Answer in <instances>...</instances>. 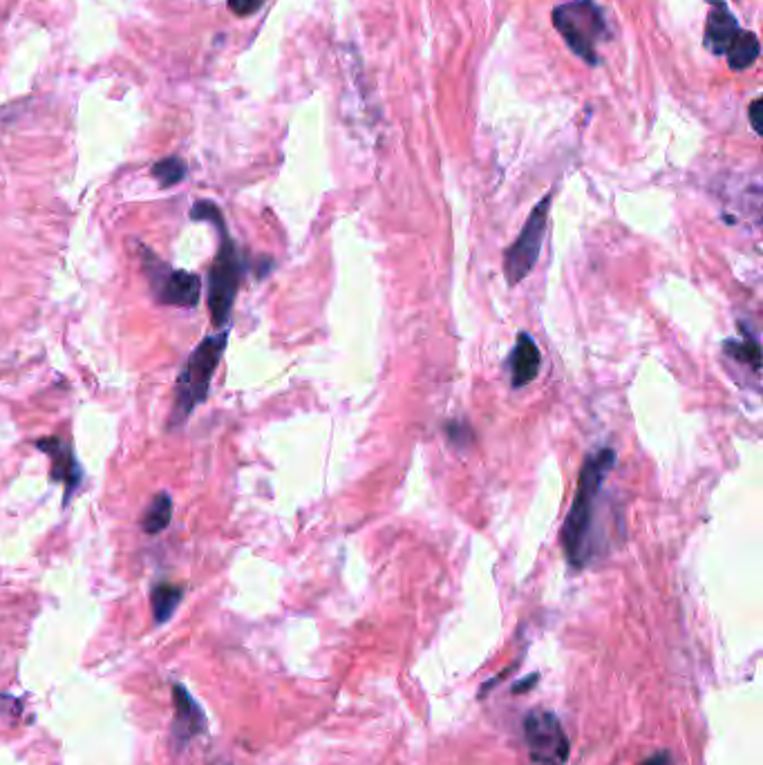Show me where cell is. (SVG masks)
Returning a JSON list of instances; mask_svg holds the SVG:
<instances>
[{"label":"cell","instance_id":"10","mask_svg":"<svg viewBox=\"0 0 763 765\" xmlns=\"http://www.w3.org/2000/svg\"><path fill=\"white\" fill-rule=\"evenodd\" d=\"M508 367H511V385L524 387L538 379L542 367L540 347L529 334L517 336V343L508 356Z\"/></svg>","mask_w":763,"mask_h":765},{"label":"cell","instance_id":"8","mask_svg":"<svg viewBox=\"0 0 763 765\" xmlns=\"http://www.w3.org/2000/svg\"><path fill=\"white\" fill-rule=\"evenodd\" d=\"M144 267L157 300L168 307L195 309L200 305L202 280L200 276L180 269H171L162 260H157L153 253L144 249Z\"/></svg>","mask_w":763,"mask_h":765},{"label":"cell","instance_id":"6","mask_svg":"<svg viewBox=\"0 0 763 765\" xmlns=\"http://www.w3.org/2000/svg\"><path fill=\"white\" fill-rule=\"evenodd\" d=\"M551 193L542 197V202L531 211L524 229L517 235V240L506 249L504 255V276L508 287H517L522 280L531 276L535 264L540 260L546 226H549Z\"/></svg>","mask_w":763,"mask_h":765},{"label":"cell","instance_id":"14","mask_svg":"<svg viewBox=\"0 0 763 765\" xmlns=\"http://www.w3.org/2000/svg\"><path fill=\"white\" fill-rule=\"evenodd\" d=\"M723 352L728 354V356H732L734 361H739L743 365L752 367V370H755V372H759V367H761L759 343L748 332H743L741 340H728V343L723 345Z\"/></svg>","mask_w":763,"mask_h":765},{"label":"cell","instance_id":"11","mask_svg":"<svg viewBox=\"0 0 763 765\" xmlns=\"http://www.w3.org/2000/svg\"><path fill=\"white\" fill-rule=\"evenodd\" d=\"M173 701H175V721H173V734L180 745H186L197 734L204 732L206 721L200 710V705L193 701V696L186 692L182 685H175L173 689Z\"/></svg>","mask_w":763,"mask_h":765},{"label":"cell","instance_id":"16","mask_svg":"<svg viewBox=\"0 0 763 765\" xmlns=\"http://www.w3.org/2000/svg\"><path fill=\"white\" fill-rule=\"evenodd\" d=\"M262 3L265 0H229V7L238 16H251L253 12H258Z\"/></svg>","mask_w":763,"mask_h":765},{"label":"cell","instance_id":"17","mask_svg":"<svg viewBox=\"0 0 763 765\" xmlns=\"http://www.w3.org/2000/svg\"><path fill=\"white\" fill-rule=\"evenodd\" d=\"M23 703L16 701L14 696L0 694V716H21Z\"/></svg>","mask_w":763,"mask_h":765},{"label":"cell","instance_id":"3","mask_svg":"<svg viewBox=\"0 0 763 765\" xmlns=\"http://www.w3.org/2000/svg\"><path fill=\"white\" fill-rule=\"evenodd\" d=\"M226 343H229V332L206 336L188 356L180 376H177L175 401L171 419H168V428H180L191 417L197 405L206 401L213 383V374L218 372V365L224 356Z\"/></svg>","mask_w":763,"mask_h":765},{"label":"cell","instance_id":"5","mask_svg":"<svg viewBox=\"0 0 763 765\" xmlns=\"http://www.w3.org/2000/svg\"><path fill=\"white\" fill-rule=\"evenodd\" d=\"M710 14L705 23V47L714 56H728L732 70H748L757 63L761 43L752 32H743L723 0H708Z\"/></svg>","mask_w":763,"mask_h":765},{"label":"cell","instance_id":"2","mask_svg":"<svg viewBox=\"0 0 763 765\" xmlns=\"http://www.w3.org/2000/svg\"><path fill=\"white\" fill-rule=\"evenodd\" d=\"M193 220L213 222L215 229L220 231V249L209 271V311L215 329H222L226 320L231 318V309L235 296H238L240 282L244 276V260L240 255L238 244L226 229L222 211L213 202H197L191 211Z\"/></svg>","mask_w":763,"mask_h":765},{"label":"cell","instance_id":"19","mask_svg":"<svg viewBox=\"0 0 763 765\" xmlns=\"http://www.w3.org/2000/svg\"><path fill=\"white\" fill-rule=\"evenodd\" d=\"M645 765H672V759H670V754L663 752V754H656V757L649 759Z\"/></svg>","mask_w":763,"mask_h":765},{"label":"cell","instance_id":"1","mask_svg":"<svg viewBox=\"0 0 763 765\" xmlns=\"http://www.w3.org/2000/svg\"><path fill=\"white\" fill-rule=\"evenodd\" d=\"M614 466L616 452L611 448H600L582 464L576 497H573L569 515L562 526L564 555H567L573 569H582L593 557V517H596V506L600 502V490L605 486L609 470Z\"/></svg>","mask_w":763,"mask_h":765},{"label":"cell","instance_id":"12","mask_svg":"<svg viewBox=\"0 0 763 765\" xmlns=\"http://www.w3.org/2000/svg\"><path fill=\"white\" fill-rule=\"evenodd\" d=\"M182 598H184L182 584H171V582L157 584L153 593H150V607H153L155 620L159 622V625L173 616L175 609L180 607Z\"/></svg>","mask_w":763,"mask_h":765},{"label":"cell","instance_id":"13","mask_svg":"<svg viewBox=\"0 0 763 765\" xmlns=\"http://www.w3.org/2000/svg\"><path fill=\"white\" fill-rule=\"evenodd\" d=\"M171 519H173V499L168 493H159L146 508L144 517H141V528H144L148 535H157L171 524Z\"/></svg>","mask_w":763,"mask_h":765},{"label":"cell","instance_id":"18","mask_svg":"<svg viewBox=\"0 0 763 765\" xmlns=\"http://www.w3.org/2000/svg\"><path fill=\"white\" fill-rule=\"evenodd\" d=\"M763 106H761V99H755V101H752L750 103V124H752V128H755V132H757V135H761V121H759V110H761Z\"/></svg>","mask_w":763,"mask_h":765},{"label":"cell","instance_id":"4","mask_svg":"<svg viewBox=\"0 0 763 765\" xmlns=\"http://www.w3.org/2000/svg\"><path fill=\"white\" fill-rule=\"evenodd\" d=\"M555 30L571 47V52L580 56L589 65H598V47L609 39V27L605 12L593 0H571L553 9Z\"/></svg>","mask_w":763,"mask_h":765},{"label":"cell","instance_id":"9","mask_svg":"<svg viewBox=\"0 0 763 765\" xmlns=\"http://www.w3.org/2000/svg\"><path fill=\"white\" fill-rule=\"evenodd\" d=\"M36 448H41L47 457L52 461V479L59 481L65 488V504H68L70 495L79 488L83 470L79 466L77 457H74V450L68 441H63L59 437H47L36 441Z\"/></svg>","mask_w":763,"mask_h":765},{"label":"cell","instance_id":"15","mask_svg":"<svg viewBox=\"0 0 763 765\" xmlns=\"http://www.w3.org/2000/svg\"><path fill=\"white\" fill-rule=\"evenodd\" d=\"M153 177L164 188H171L175 184H180L186 177V164L180 157H166L153 166Z\"/></svg>","mask_w":763,"mask_h":765},{"label":"cell","instance_id":"7","mask_svg":"<svg viewBox=\"0 0 763 765\" xmlns=\"http://www.w3.org/2000/svg\"><path fill=\"white\" fill-rule=\"evenodd\" d=\"M524 741L533 765H564L569 761V736L558 716L549 710L526 714Z\"/></svg>","mask_w":763,"mask_h":765}]
</instances>
